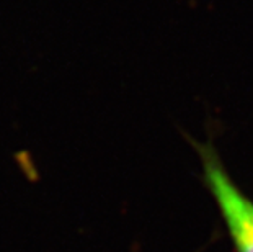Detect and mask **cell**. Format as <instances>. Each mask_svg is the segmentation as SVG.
Instances as JSON below:
<instances>
[{
  "mask_svg": "<svg viewBox=\"0 0 253 252\" xmlns=\"http://www.w3.org/2000/svg\"><path fill=\"white\" fill-rule=\"evenodd\" d=\"M188 139L199 155L204 185L217 203L235 252H253V202L230 179L211 141Z\"/></svg>",
  "mask_w": 253,
  "mask_h": 252,
  "instance_id": "6da1fadb",
  "label": "cell"
}]
</instances>
